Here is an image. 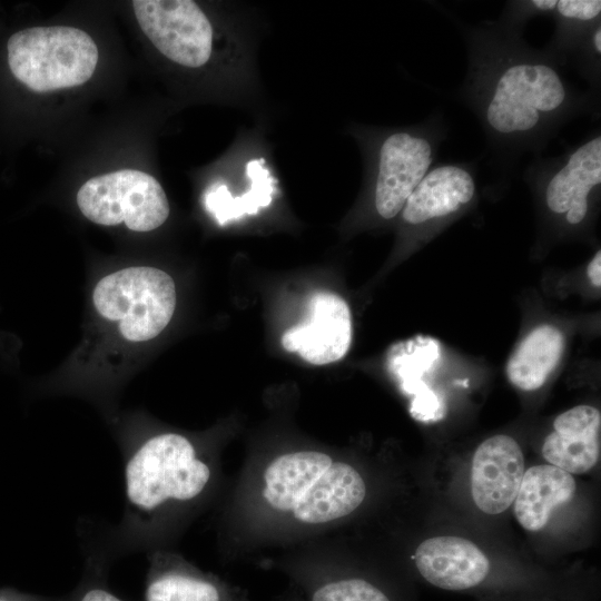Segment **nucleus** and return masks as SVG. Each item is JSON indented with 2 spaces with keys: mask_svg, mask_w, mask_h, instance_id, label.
Listing matches in <instances>:
<instances>
[{
  "mask_svg": "<svg viewBox=\"0 0 601 601\" xmlns=\"http://www.w3.org/2000/svg\"><path fill=\"white\" fill-rule=\"evenodd\" d=\"M461 30L467 70L457 96L504 169L521 154L544 149L574 117L595 111L597 96L570 85L562 63L546 49L531 48L522 30L501 19Z\"/></svg>",
  "mask_w": 601,
  "mask_h": 601,
  "instance_id": "1",
  "label": "nucleus"
},
{
  "mask_svg": "<svg viewBox=\"0 0 601 601\" xmlns=\"http://www.w3.org/2000/svg\"><path fill=\"white\" fill-rule=\"evenodd\" d=\"M218 460L177 432H155L124 449L125 505L102 544L111 559L166 549L210 497Z\"/></svg>",
  "mask_w": 601,
  "mask_h": 601,
  "instance_id": "2",
  "label": "nucleus"
},
{
  "mask_svg": "<svg viewBox=\"0 0 601 601\" xmlns=\"http://www.w3.org/2000/svg\"><path fill=\"white\" fill-rule=\"evenodd\" d=\"M366 484L351 463L326 451L292 450L259 467L249 493L257 523L292 531L328 528L354 513Z\"/></svg>",
  "mask_w": 601,
  "mask_h": 601,
  "instance_id": "3",
  "label": "nucleus"
},
{
  "mask_svg": "<svg viewBox=\"0 0 601 601\" xmlns=\"http://www.w3.org/2000/svg\"><path fill=\"white\" fill-rule=\"evenodd\" d=\"M7 58L16 79L36 92H47L87 82L96 70L99 51L81 29L32 27L9 38Z\"/></svg>",
  "mask_w": 601,
  "mask_h": 601,
  "instance_id": "4",
  "label": "nucleus"
},
{
  "mask_svg": "<svg viewBox=\"0 0 601 601\" xmlns=\"http://www.w3.org/2000/svg\"><path fill=\"white\" fill-rule=\"evenodd\" d=\"M92 300L99 315L119 323L126 339L146 342L169 324L176 307V287L166 272L134 266L100 279Z\"/></svg>",
  "mask_w": 601,
  "mask_h": 601,
  "instance_id": "5",
  "label": "nucleus"
},
{
  "mask_svg": "<svg viewBox=\"0 0 601 601\" xmlns=\"http://www.w3.org/2000/svg\"><path fill=\"white\" fill-rule=\"evenodd\" d=\"M447 128L441 114L386 135L377 148L373 201L383 219L396 217L432 168Z\"/></svg>",
  "mask_w": 601,
  "mask_h": 601,
  "instance_id": "6",
  "label": "nucleus"
},
{
  "mask_svg": "<svg viewBox=\"0 0 601 601\" xmlns=\"http://www.w3.org/2000/svg\"><path fill=\"white\" fill-rule=\"evenodd\" d=\"M77 205L90 221L102 226L120 223L134 231H150L169 216V203L151 175L121 169L87 180L78 190Z\"/></svg>",
  "mask_w": 601,
  "mask_h": 601,
  "instance_id": "7",
  "label": "nucleus"
},
{
  "mask_svg": "<svg viewBox=\"0 0 601 601\" xmlns=\"http://www.w3.org/2000/svg\"><path fill=\"white\" fill-rule=\"evenodd\" d=\"M539 187L545 209L570 227L580 226L590 211L591 198L601 186V135L592 132L583 141L553 158L536 157L524 173Z\"/></svg>",
  "mask_w": 601,
  "mask_h": 601,
  "instance_id": "8",
  "label": "nucleus"
},
{
  "mask_svg": "<svg viewBox=\"0 0 601 601\" xmlns=\"http://www.w3.org/2000/svg\"><path fill=\"white\" fill-rule=\"evenodd\" d=\"M138 24L155 48L177 65L198 68L213 51V27L190 0H135Z\"/></svg>",
  "mask_w": 601,
  "mask_h": 601,
  "instance_id": "9",
  "label": "nucleus"
},
{
  "mask_svg": "<svg viewBox=\"0 0 601 601\" xmlns=\"http://www.w3.org/2000/svg\"><path fill=\"white\" fill-rule=\"evenodd\" d=\"M352 342V319L347 303L329 292H317L308 303V315L286 331L282 345L314 365L343 358Z\"/></svg>",
  "mask_w": 601,
  "mask_h": 601,
  "instance_id": "10",
  "label": "nucleus"
},
{
  "mask_svg": "<svg viewBox=\"0 0 601 601\" xmlns=\"http://www.w3.org/2000/svg\"><path fill=\"white\" fill-rule=\"evenodd\" d=\"M524 471L523 453L513 437L499 434L482 442L471 469L476 506L491 515L504 512L514 502Z\"/></svg>",
  "mask_w": 601,
  "mask_h": 601,
  "instance_id": "11",
  "label": "nucleus"
},
{
  "mask_svg": "<svg viewBox=\"0 0 601 601\" xmlns=\"http://www.w3.org/2000/svg\"><path fill=\"white\" fill-rule=\"evenodd\" d=\"M475 175L471 164L432 166L403 206V221L411 227H423L463 210L475 198Z\"/></svg>",
  "mask_w": 601,
  "mask_h": 601,
  "instance_id": "12",
  "label": "nucleus"
},
{
  "mask_svg": "<svg viewBox=\"0 0 601 601\" xmlns=\"http://www.w3.org/2000/svg\"><path fill=\"white\" fill-rule=\"evenodd\" d=\"M145 601H247L218 577L167 549L148 553Z\"/></svg>",
  "mask_w": 601,
  "mask_h": 601,
  "instance_id": "13",
  "label": "nucleus"
},
{
  "mask_svg": "<svg viewBox=\"0 0 601 601\" xmlns=\"http://www.w3.org/2000/svg\"><path fill=\"white\" fill-rule=\"evenodd\" d=\"M413 558L421 577L443 590L477 588L491 571L490 561L479 546L459 536L427 539L417 546Z\"/></svg>",
  "mask_w": 601,
  "mask_h": 601,
  "instance_id": "14",
  "label": "nucleus"
},
{
  "mask_svg": "<svg viewBox=\"0 0 601 601\" xmlns=\"http://www.w3.org/2000/svg\"><path fill=\"white\" fill-rule=\"evenodd\" d=\"M601 414L590 405L574 406L553 422V432L544 440L543 457L570 474L594 467L600 457Z\"/></svg>",
  "mask_w": 601,
  "mask_h": 601,
  "instance_id": "15",
  "label": "nucleus"
},
{
  "mask_svg": "<svg viewBox=\"0 0 601 601\" xmlns=\"http://www.w3.org/2000/svg\"><path fill=\"white\" fill-rule=\"evenodd\" d=\"M577 490L572 474L551 464H541L524 471L514 499V514L528 531L543 529L560 504L569 502Z\"/></svg>",
  "mask_w": 601,
  "mask_h": 601,
  "instance_id": "16",
  "label": "nucleus"
},
{
  "mask_svg": "<svg viewBox=\"0 0 601 601\" xmlns=\"http://www.w3.org/2000/svg\"><path fill=\"white\" fill-rule=\"evenodd\" d=\"M564 347L561 331L552 325H540L519 344L506 364L511 384L522 391L540 388L556 367Z\"/></svg>",
  "mask_w": 601,
  "mask_h": 601,
  "instance_id": "17",
  "label": "nucleus"
},
{
  "mask_svg": "<svg viewBox=\"0 0 601 601\" xmlns=\"http://www.w3.org/2000/svg\"><path fill=\"white\" fill-rule=\"evenodd\" d=\"M246 170L250 180V188L244 195L233 197L227 186L223 184L210 187L205 194V206L220 225L238 219L244 215L256 214L272 201L274 178L264 166V160H250L246 166Z\"/></svg>",
  "mask_w": 601,
  "mask_h": 601,
  "instance_id": "18",
  "label": "nucleus"
},
{
  "mask_svg": "<svg viewBox=\"0 0 601 601\" xmlns=\"http://www.w3.org/2000/svg\"><path fill=\"white\" fill-rule=\"evenodd\" d=\"M550 18L555 22V32L546 50L564 66L579 42L601 22V1L556 0Z\"/></svg>",
  "mask_w": 601,
  "mask_h": 601,
  "instance_id": "19",
  "label": "nucleus"
},
{
  "mask_svg": "<svg viewBox=\"0 0 601 601\" xmlns=\"http://www.w3.org/2000/svg\"><path fill=\"white\" fill-rule=\"evenodd\" d=\"M439 343L430 337L417 336L398 343L388 354V364L408 392H414L415 383L439 357Z\"/></svg>",
  "mask_w": 601,
  "mask_h": 601,
  "instance_id": "20",
  "label": "nucleus"
},
{
  "mask_svg": "<svg viewBox=\"0 0 601 601\" xmlns=\"http://www.w3.org/2000/svg\"><path fill=\"white\" fill-rule=\"evenodd\" d=\"M308 601H393L374 582L362 577L324 575L306 589Z\"/></svg>",
  "mask_w": 601,
  "mask_h": 601,
  "instance_id": "21",
  "label": "nucleus"
},
{
  "mask_svg": "<svg viewBox=\"0 0 601 601\" xmlns=\"http://www.w3.org/2000/svg\"><path fill=\"white\" fill-rule=\"evenodd\" d=\"M111 558L102 546L87 553L85 573L76 589L60 601H126L107 585V570Z\"/></svg>",
  "mask_w": 601,
  "mask_h": 601,
  "instance_id": "22",
  "label": "nucleus"
},
{
  "mask_svg": "<svg viewBox=\"0 0 601 601\" xmlns=\"http://www.w3.org/2000/svg\"><path fill=\"white\" fill-rule=\"evenodd\" d=\"M61 598L23 594L14 591H0V601H60Z\"/></svg>",
  "mask_w": 601,
  "mask_h": 601,
  "instance_id": "23",
  "label": "nucleus"
},
{
  "mask_svg": "<svg viewBox=\"0 0 601 601\" xmlns=\"http://www.w3.org/2000/svg\"><path fill=\"white\" fill-rule=\"evenodd\" d=\"M588 277L592 285L600 288L601 286V252L594 254L587 268Z\"/></svg>",
  "mask_w": 601,
  "mask_h": 601,
  "instance_id": "24",
  "label": "nucleus"
}]
</instances>
